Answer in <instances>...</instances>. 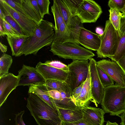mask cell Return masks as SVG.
Wrapping results in <instances>:
<instances>
[{
  "mask_svg": "<svg viewBox=\"0 0 125 125\" xmlns=\"http://www.w3.org/2000/svg\"><path fill=\"white\" fill-rule=\"evenodd\" d=\"M120 14V22L118 34L119 37H121L125 35V16L122 14L121 12Z\"/></svg>",
  "mask_w": 125,
  "mask_h": 125,
  "instance_id": "38",
  "label": "cell"
},
{
  "mask_svg": "<svg viewBox=\"0 0 125 125\" xmlns=\"http://www.w3.org/2000/svg\"><path fill=\"white\" fill-rule=\"evenodd\" d=\"M89 60H73L67 65L72 91L86 80L89 69Z\"/></svg>",
  "mask_w": 125,
  "mask_h": 125,
  "instance_id": "6",
  "label": "cell"
},
{
  "mask_svg": "<svg viewBox=\"0 0 125 125\" xmlns=\"http://www.w3.org/2000/svg\"><path fill=\"white\" fill-rule=\"evenodd\" d=\"M46 94L54 100H59L61 97L60 92L56 90H52L47 91Z\"/></svg>",
  "mask_w": 125,
  "mask_h": 125,
  "instance_id": "40",
  "label": "cell"
},
{
  "mask_svg": "<svg viewBox=\"0 0 125 125\" xmlns=\"http://www.w3.org/2000/svg\"><path fill=\"white\" fill-rule=\"evenodd\" d=\"M45 64L55 68L69 72L68 66L57 61H48L44 63Z\"/></svg>",
  "mask_w": 125,
  "mask_h": 125,
  "instance_id": "36",
  "label": "cell"
},
{
  "mask_svg": "<svg viewBox=\"0 0 125 125\" xmlns=\"http://www.w3.org/2000/svg\"><path fill=\"white\" fill-rule=\"evenodd\" d=\"M121 13L122 14L125 16V7H124L123 11L122 13L121 12Z\"/></svg>",
  "mask_w": 125,
  "mask_h": 125,
  "instance_id": "49",
  "label": "cell"
},
{
  "mask_svg": "<svg viewBox=\"0 0 125 125\" xmlns=\"http://www.w3.org/2000/svg\"><path fill=\"white\" fill-rule=\"evenodd\" d=\"M1 19L2 21L3 26L5 32L7 37H9L21 35L4 18Z\"/></svg>",
  "mask_w": 125,
  "mask_h": 125,
  "instance_id": "32",
  "label": "cell"
},
{
  "mask_svg": "<svg viewBox=\"0 0 125 125\" xmlns=\"http://www.w3.org/2000/svg\"><path fill=\"white\" fill-rule=\"evenodd\" d=\"M61 125H89L86 123L82 118L77 121L73 122H62Z\"/></svg>",
  "mask_w": 125,
  "mask_h": 125,
  "instance_id": "42",
  "label": "cell"
},
{
  "mask_svg": "<svg viewBox=\"0 0 125 125\" xmlns=\"http://www.w3.org/2000/svg\"><path fill=\"white\" fill-rule=\"evenodd\" d=\"M26 106L38 125H61L57 109L36 94H29Z\"/></svg>",
  "mask_w": 125,
  "mask_h": 125,
  "instance_id": "2",
  "label": "cell"
},
{
  "mask_svg": "<svg viewBox=\"0 0 125 125\" xmlns=\"http://www.w3.org/2000/svg\"><path fill=\"white\" fill-rule=\"evenodd\" d=\"M29 36L24 35H20L9 37H6L7 42L11 48L12 56L17 57L20 51Z\"/></svg>",
  "mask_w": 125,
  "mask_h": 125,
  "instance_id": "19",
  "label": "cell"
},
{
  "mask_svg": "<svg viewBox=\"0 0 125 125\" xmlns=\"http://www.w3.org/2000/svg\"><path fill=\"white\" fill-rule=\"evenodd\" d=\"M117 62L125 72V53Z\"/></svg>",
  "mask_w": 125,
  "mask_h": 125,
  "instance_id": "43",
  "label": "cell"
},
{
  "mask_svg": "<svg viewBox=\"0 0 125 125\" xmlns=\"http://www.w3.org/2000/svg\"><path fill=\"white\" fill-rule=\"evenodd\" d=\"M65 0L70 8L73 16H76V14L77 8L82 0Z\"/></svg>",
  "mask_w": 125,
  "mask_h": 125,
  "instance_id": "37",
  "label": "cell"
},
{
  "mask_svg": "<svg viewBox=\"0 0 125 125\" xmlns=\"http://www.w3.org/2000/svg\"><path fill=\"white\" fill-rule=\"evenodd\" d=\"M118 125L116 122L112 123L109 121H108L107 122L106 125Z\"/></svg>",
  "mask_w": 125,
  "mask_h": 125,
  "instance_id": "48",
  "label": "cell"
},
{
  "mask_svg": "<svg viewBox=\"0 0 125 125\" xmlns=\"http://www.w3.org/2000/svg\"><path fill=\"white\" fill-rule=\"evenodd\" d=\"M78 41L79 44L86 49L96 51L99 49L101 43L100 36L84 27L80 28Z\"/></svg>",
  "mask_w": 125,
  "mask_h": 125,
  "instance_id": "14",
  "label": "cell"
},
{
  "mask_svg": "<svg viewBox=\"0 0 125 125\" xmlns=\"http://www.w3.org/2000/svg\"><path fill=\"white\" fill-rule=\"evenodd\" d=\"M89 60L91 83L92 102L97 107V104H100L102 100L104 87L102 85L98 74L96 62L93 58Z\"/></svg>",
  "mask_w": 125,
  "mask_h": 125,
  "instance_id": "9",
  "label": "cell"
},
{
  "mask_svg": "<svg viewBox=\"0 0 125 125\" xmlns=\"http://www.w3.org/2000/svg\"><path fill=\"white\" fill-rule=\"evenodd\" d=\"M100 36L101 45L96 52L97 57L109 58L113 56L116 51L119 37L117 31L109 20L106 21L103 33Z\"/></svg>",
  "mask_w": 125,
  "mask_h": 125,
  "instance_id": "5",
  "label": "cell"
},
{
  "mask_svg": "<svg viewBox=\"0 0 125 125\" xmlns=\"http://www.w3.org/2000/svg\"><path fill=\"white\" fill-rule=\"evenodd\" d=\"M18 86H30L34 84H45V80L36 68L23 64L18 72Z\"/></svg>",
  "mask_w": 125,
  "mask_h": 125,
  "instance_id": "11",
  "label": "cell"
},
{
  "mask_svg": "<svg viewBox=\"0 0 125 125\" xmlns=\"http://www.w3.org/2000/svg\"><path fill=\"white\" fill-rule=\"evenodd\" d=\"M96 64L115 83L125 86V72L117 62L103 59L96 62Z\"/></svg>",
  "mask_w": 125,
  "mask_h": 125,
  "instance_id": "10",
  "label": "cell"
},
{
  "mask_svg": "<svg viewBox=\"0 0 125 125\" xmlns=\"http://www.w3.org/2000/svg\"><path fill=\"white\" fill-rule=\"evenodd\" d=\"M50 51L59 57L73 60H89L95 56L92 51L79 44L70 42L61 43L53 42Z\"/></svg>",
  "mask_w": 125,
  "mask_h": 125,
  "instance_id": "4",
  "label": "cell"
},
{
  "mask_svg": "<svg viewBox=\"0 0 125 125\" xmlns=\"http://www.w3.org/2000/svg\"><path fill=\"white\" fill-rule=\"evenodd\" d=\"M0 5L19 24L24 35L30 36L33 35L38 24L27 17L16 11L4 0H0Z\"/></svg>",
  "mask_w": 125,
  "mask_h": 125,
  "instance_id": "8",
  "label": "cell"
},
{
  "mask_svg": "<svg viewBox=\"0 0 125 125\" xmlns=\"http://www.w3.org/2000/svg\"><path fill=\"white\" fill-rule=\"evenodd\" d=\"M4 0L16 11L29 18L24 11L21 4V0Z\"/></svg>",
  "mask_w": 125,
  "mask_h": 125,
  "instance_id": "34",
  "label": "cell"
},
{
  "mask_svg": "<svg viewBox=\"0 0 125 125\" xmlns=\"http://www.w3.org/2000/svg\"><path fill=\"white\" fill-rule=\"evenodd\" d=\"M7 46L2 43L1 42H0V49L1 51L2 52L4 53H5L7 51Z\"/></svg>",
  "mask_w": 125,
  "mask_h": 125,
  "instance_id": "45",
  "label": "cell"
},
{
  "mask_svg": "<svg viewBox=\"0 0 125 125\" xmlns=\"http://www.w3.org/2000/svg\"><path fill=\"white\" fill-rule=\"evenodd\" d=\"M121 119V122L120 124L121 125H125V112L122 114L120 116H118Z\"/></svg>",
  "mask_w": 125,
  "mask_h": 125,
  "instance_id": "46",
  "label": "cell"
},
{
  "mask_svg": "<svg viewBox=\"0 0 125 125\" xmlns=\"http://www.w3.org/2000/svg\"><path fill=\"white\" fill-rule=\"evenodd\" d=\"M48 91L45 83L36 84L29 86L28 93L36 94L53 108L57 109L52 98L46 94V92Z\"/></svg>",
  "mask_w": 125,
  "mask_h": 125,
  "instance_id": "20",
  "label": "cell"
},
{
  "mask_svg": "<svg viewBox=\"0 0 125 125\" xmlns=\"http://www.w3.org/2000/svg\"><path fill=\"white\" fill-rule=\"evenodd\" d=\"M92 100L91 80L89 69L87 78L84 82L80 94L73 102L77 106L81 108L89 106L90 101L92 102Z\"/></svg>",
  "mask_w": 125,
  "mask_h": 125,
  "instance_id": "16",
  "label": "cell"
},
{
  "mask_svg": "<svg viewBox=\"0 0 125 125\" xmlns=\"http://www.w3.org/2000/svg\"><path fill=\"white\" fill-rule=\"evenodd\" d=\"M84 120L89 125H104L105 112L102 109L89 106L81 108Z\"/></svg>",
  "mask_w": 125,
  "mask_h": 125,
  "instance_id": "15",
  "label": "cell"
},
{
  "mask_svg": "<svg viewBox=\"0 0 125 125\" xmlns=\"http://www.w3.org/2000/svg\"><path fill=\"white\" fill-rule=\"evenodd\" d=\"M61 10L64 21L67 25L73 17L72 11L65 0H56Z\"/></svg>",
  "mask_w": 125,
  "mask_h": 125,
  "instance_id": "27",
  "label": "cell"
},
{
  "mask_svg": "<svg viewBox=\"0 0 125 125\" xmlns=\"http://www.w3.org/2000/svg\"><path fill=\"white\" fill-rule=\"evenodd\" d=\"M97 68L100 81L104 88L114 84V80L97 65Z\"/></svg>",
  "mask_w": 125,
  "mask_h": 125,
  "instance_id": "30",
  "label": "cell"
},
{
  "mask_svg": "<svg viewBox=\"0 0 125 125\" xmlns=\"http://www.w3.org/2000/svg\"><path fill=\"white\" fill-rule=\"evenodd\" d=\"M56 108L62 122H74L83 118L81 108L73 110Z\"/></svg>",
  "mask_w": 125,
  "mask_h": 125,
  "instance_id": "18",
  "label": "cell"
},
{
  "mask_svg": "<svg viewBox=\"0 0 125 125\" xmlns=\"http://www.w3.org/2000/svg\"><path fill=\"white\" fill-rule=\"evenodd\" d=\"M104 31L100 27H97L95 29L96 33L100 36H102L103 34Z\"/></svg>",
  "mask_w": 125,
  "mask_h": 125,
  "instance_id": "47",
  "label": "cell"
},
{
  "mask_svg": "<svg viewBox=\"0 0 125 125\" xmlns=\"http://www.w3.org/2000/svg\"><path fill=\"white\" fill-rule=\"evenodd\" d=\"M6 35L3 28L2 21L0 19V36L2 37H4Z\"/></svg>",
  "mask_w": 125,
  "mask_h": 125,
  "instance_id": "44",
  "label": "cell"
},
{
  "mask_svg": "<svg viewBox=\"0 0 125 125\" xmlns=\"http://www.w3.org/2000/svg\"><path fill=\"white\" fill-rule=\"evenodd\" d=\"M108 6L110 8L115 9L122 12L125 7V0H109Z\"/></svg>",
  "mask_w": 125,
  "mask_h": 125,
  "instance_id": "35",
  "label": "cell"
},
{
  "mask_svg": "<svg viewBox=\"0 0 125 125\" xmlns=\"http://www.w3.org/2000/svg\"><path fill=\"white\" fill-rule=\"evenodd\" d=\"M0 8L2 10L5 16L4 19L7 21L21 35H24L23 30L20 25L0 5Z\"/></svg>",
  "mask_w": 125,
  "mask_h": 125,
  "instance_id": "31",
  "label": "cell"
},
{
  "mask_svg": "<svg viewBox=\"0 0 125 125\" xmlns=\"http://www.w3.org/2000/svg\"><path fill=\"white\" fill-rule=\"evenodd\" d=\"M12 62L10 55L4 53L0 58V78L8 74Z\"/></svg>",
  "mask_w": 125,
  "mask_h": 125,
  "instance_id": "25",
  "label": "cell"
},
{
  "mask_svg": "<svg viewBox=\"0 0 125 125\" xmlns=\"http://www.w3.org/2000/svg\"><path fill=\"white\" fill-rule=\"evenodd\" d=\"M67 25L70 33L69 42L79 44L78 37L81 28L83 27V23L79 17L76 16L71 19Z\"/></svg>",
  "mask_w": 125,
  "mask_h": 125,
  "instance_id": "21",
  "label": "cell"
},
{
  "mask_svg": "<svg viewBox=\"0 0 125 125\" xmlns=\"http://www.w3.org/2000/svg\"><path fill=\"white\" fill-rule=\"evenodd\" d=\"M35 68L45 80L70 81L69 72L48 66L40 62L37 63Z\"/></svg>",
  "mask_w": 125,
  "mask_h": 125,
  "instance_id": "12",
  "label": "cell"
},
{
  "mask_svg": "<svg viewBox=\"0 0 125 125\" xmlns=\"http://www.w3.org/2000/svg\"><path fill=\"white\" fill-rule=\"evenodd\" d=\"M21 4L29 17L38 24L43 20L38 7L37 0H21Z\"/></svg>",
  "mask_w": 125,
  "mask_h": 125,
  "instance_id": "17",
  "label": "cell"
},
{
  "mask_svg": "<svg viewBox=\"0 0 125 125\" xmlns=\"http://www.w3.org/2000/svg\"><path fill=\"white\" fill-rule=\"evenodd\" d=\"M84 82L82 83L79 86L75 88L72 91L71 97L73 102L80 94Z\"/></svg>",
  "mask_w": 125,
  "mask_h": 125,
  "instance_id": "39",
  "label": "cell"
},
{
  "mask_svg": "<svg viewBox=\"0 0 125 125\" xmlns=\"http://www.w3.org/2000/svg\"><path fill=\"white\" fill-rule=\"evenodd\" d=\"M100 104L105 113L110 115L118 116L125 112V86L115 83L105 87Z\"/></svg>",
  "mask_w": 125,
  "mask_h": 125,
  "instance_id": "3",
  "label": "cell"
},
{
  "mask_svg": "<svg viewBox=\"0 0 125 125\" xmlns=\"http://www.w3.org/2000/svg\"><path fill=\"white\" fill-rule=\"evenodd\" d=\"M102 13L101 6L93 0H82L77 8L76 16L83 23L95 22Z\"/></svg>",
  "mask_w": 125,
  "mask_h": 125,
  "instance_id": "7",
  "label": "cell"
},
{
  "mask_svg": "<svg viewBox=\"0 0 125 125\" xmlns=\"http://www.w3.org/2000/svg\"><path fill=\"white\" fill-rule=\"evenodd\" d=\"M70 33L67 25L64 21L59 29L55 31L53 42L61 43L69 42Z\"/></svg>",
  "mask_w": 125,
  "mask_h": 125,
  "instance_id": "24",
  "label": "cell"
},
{
  "mask_svg": "<svg viewBox=\"0 0 125 125\" xmlns=\"http://www.w3.org/2000/svg\"><path fill=\"white\" fill-rule=\"evenodd\" d=\"M109 20L115 28L119 32L121 12L115 9L110 8Z\"/></svg>",
  "mask_w": 125,
  "mask_h": 125,
  "instance_id": "28",
  "label": "cell"
},
{
  "mask_svg": "<svg viewBox=\"0 0 125 125\" xmlns=\"http://www.w3.org/2000/svg\"><path fill=\"white\" fill-rule=\"evenodd\" d=\"M19 78L12 73L0 78V107L6 100L9 95L18 86Z\"/></svg>",
  "mask_w": 125,
  "mask_h": 125,
  "instance_id": "13",
  "label": "cell"
},
{
  "mask_svg": "<svg viewBox=\"0 0 125 125\" xmlns=\"http://www.w3.org/2000/svg\"><path fill=\"white\" fill-rule=\"evenodd\" d=\"M125 53V35L119 37L118 45L114 55L109 58L112 61L117 62Z\"/></svg>",
  "mask_w": 125,
  "mask_h": 125,
  "instance_id": "29",
  "label": "cell"
},
{
  "mask_svg": "<svg viewBox=\"0 0 125 125\" xmlns=\"http://www.w3.org/2000/svg\"><path fill=\"white\" fill-rule=\"evenodd\" d=\"M54 28L52 22L43 20L36 27L33 35L26 41L17 57L23 54L36 55L42 48L51 45L54 40Z\"/></svg>",
  "mask_w": 125,
  "mask_h": 125,
  "instance_id": "1",
  "label": "cell"
},
{
  "mask_svg": "<svg viewBox=\"0 0 125 125\" xmlns=\"http://www.w3.org/2000/svg\"><path fill=\"white\" fill-rule=\"evenodd\" d=\"M51 11L54 19V31L57 30L60 25L64 21L60 8L56 0H53V3L51 7Z\"/></svg>",
  "mask_w": 125,
  "mask_h": 125,
  "instance_id": "26",
  "label": "cell"
},
{
  "mask_svg": "<svg viewBox=\"0 0 125 125\" xmlns=\"http://www.w3.org/2000/svg\"><path fill=\"white\" fill-rule=\"evenodd\" d=\"M45 84L48 91L55 90L72 94V91L70 85L67 81L46 80Z\"/></svg>",
  "mask_w": 125,
  "mask_h": 125,
  "instance_id": "23",
  "label": "cell"
},
{
  "mask_svg": "<svg viewBox=\"0 0 125 125\" xmlns=\"http://www.w3.org/2000/svg\"><path fill=\"white\" fill-rule=\"evenodd\" d=\"M37 2L40 13L43 18L45 15H50L49 9L50 2L49 0H37Z\"/></svg>",
  "mask_w": 125,
  "mask_h": 125,
  "instance_id": "33",
  "label": "cell"
},
{
  "mask_svg": "<svg viewBox=\"0 0 125 125\" xmlns=\"http://www.w3.org/2000/svg\"><path fill=\"white\" fill-rule=\"evenodd\" d=\"M61 97L59 100L52 99V101L56 107L66 109H76L81 108L75 104L72 98V94L66 93L60 91Z\"/></svg>",
  "mask_w": 125,
  "mask_h": 125,
  "instance_id": "22",
  "label": "cell"
},
{
  "mask_svg": "<svg viewBox=\"0 0 125 125\" xmlns=\"http://www.w3.org/2000/svg\"><path fill=\"white\" fill-rule=\"evenodd\" d=\"M24 113V110H23L16 114L15 119L16 125H26L24 122L22 118Z\"/></svg>",
  "mask_w": 125,
  "mask_h": 125,
  "instance_id": "41",
  "label": "cell"
}]
</instances>
